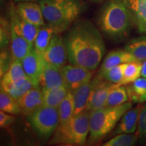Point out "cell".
Instances as JSON below:
<instances>
[{
    "mask_svg": "<svg viewBox=\"0 0 146 146\" xmlns=\"http://www.w3.org/2000/svg\"><path fill=\"white\" fill-rule=\"evenodd\" d=\"M64 41L68 60L72 64L94 70L104 56L103 37L99 30L88 20L74 22Z\"/></svg>",
    "mask_w": 146,
    "mask_h": 146,
    "instance_id": "cell-1",
    "label": "cell"
},
{
    "mask_svg": "<svg viewBox=\"0 0 146 146\" xmlns=\"http://www.w3.org/2000/svg\"><path fill=\"white\" fill-rule=\"evenodd\" d=\"M133 24L131 12L124 0H108L98 18L102 31L114 39L127 35Z\"/></svg>",
    "mask_w": 146,
    "mask_h": 146,
    "instance_id": "cell-2",
    "label": "cell"
},
{
    "mask_svg": "<svg viewBox=\"0 0 146 146\" xmlns=\"http://www.w3.org/2000/svg\"><path fill=\"white\" fill-rule=\"evenodd\" d=\"M39 4L47 24L57 34L68 29L83 10L79 0H39Z\"/></svg>",
    "mask_w": 146,
    "mask_h": 146,
    "instance_id": "cell-3",
    "label": "cell"
},
{
    "mask_svg": "<svg viewBox=\"0 0 146 146\" xmlns=\"http://www.w3.org/2000/svg\"><path fill=\"white\" fill-rule=\"evenodd\" d=\"M132 106V102H127L117 106L104 107L90 112L89 141L95 143L108 135Z\"/></svg>",
    "mask_w": 146,
    "mask_h": 146,
    "instance_id": "cell-4",
    "label": "cell"
},
{
    "mask_svg": "<svg viewBox=\"0 0 146 146\" xmlns=\"http://www.w3.org/2000/svg\"><path fill=\"white\" fill-rule=\"evenodd\" d=\"M90 112L84 111L74 115L64 123L59 124L51 139L50 144L83 145L89 135Z\"/></svg>",
    "mask_w": 146,
    "mask_h": 146,
    "instance_id": "cell-5",
    "label": "cell"
},
{
    "mask_svg": "<svg viewBox=\"0 0 146 146\" xmlns=\"http://www.w3.org/2000/svg\"><path fill=\"white\" fill-rule=\"evenodd\" d=\"M28 116L35 132L42 139L50 138L59 125L58 108L42 105Z\"/></svg>",
    "mask_w": 146,
    "mask_h": 146,
    "instance_id": "cell-6",
    "label": "cell"
},
{
    "mask_svg": "<svg viewBox=\"0 0 146 146\" xmlns=\"http://www.w3.org/2000/svg\"><path fill=\"white\" fill-rule=\"evenodd\" d=\"M10 39L12 60H22L33 48L22 33L18 24V14L13 6L10 9Z\"/></svg>",
    "mask_w": 146,
    "mask_h": 146,
    "instance_id": "cell-7",
    "label": "cell"
},
{
    "mask_svg": "<svg viewBox=\"0 0 146 146\" xmlns=\"http://www.w3.org/2000/svg\"><path fill=\"white\" fill-rule=\"evenodd\" d=\"M94 86L91 90L87 105V110L89 112L106 107L107 98L112 89L119 84H115L106 81L100 75L93 80Z\"/></svg>",
    "mask_w": 146,
    "mask_h": 146,
    "instance_id": "cell-8",
    "label": "cell"
},
{
    "mask_svg": "<svg viewBox=\"0 0 146 146\" xmlns=\"http://www.w3.org/2000/svg\"><path fill=\"white\" fill-rule=\"evenodd\" d=\"M92 70L70 64L62 68L64 82L68 90L73 92L83 84L90 81Z\"/></svg>",
    "mask_w": 146,
    "mask_h": 146,
    "instance_id": "cell-9",
    "label": "cell"
},
{
    "mask_svg": "<svg viewBox=\"0 0 146 146\" xmlns=\"http://www.w3.org/2000/svg\"><path fill=\"white\" fill-rule=\"evenodd\" d=\"M42 58L47 63L59 68L64 66L66 62L68 54L65 41L59 35L54 34L50 44L42 55Z\"/></svg>",
    "mask_w": 146,
    "mask_h": 146,
    "instance_id": "cell-10",
    "label": "cell"
},
{
    "mask_svg": "<svg viewBox=\"0 0 146 146\" xmlns=\"http://www.w3.org/2000/svg\"><path fill=\"white\" fill-rule=\"evenodd\" d=\"M26 75L35 86H39V78L43 67L42 56L33 48L21 60Z\"/></svg>",
    "mask_w": 146,
    "mask_h": 146,
    "instance_id": "cell-11",
    "label": "cell"
},
{
    "mask_svg": "<svg viewBox=\"0 0 146 146\" xmlns=\"http://www.w3.org/2000/svg\"><path fill=\"white\" fill-rule=\"evenodd\" d=\"M64 85L62 68L43 60L39 85L42 89H52Z\"/></svg>",
    "mask_w": 146,
    "mask_h": 146,
    "instance_id": "cell-12",
    "label": "cell"
},
{
    "mask_svg": "<svg viewBox=\"0 0 146 146\" xmlns=\"http://www.w3.org/2000/svg\"><path fill=\"white\" fill-rule=\"evenodd\" d=\"M18 15L25 21L41 27L45 25V18L39 4L32 1H23L16 7Z\"/></svg>",
    "mask_w": 146,
    "mask_h": 146,
    "instance_id": "cell-13",
    "label": "cell"
},
{
    "mask_svg": "<svg viewBox=\"0 0 146 146\" xmlns=\"http://www.w3.org/2000/svg\"><path fill=\"white\" fill-rule=\"evenodd\" d=\"M23 114L30 115L43 105V93L39 86H35L17 100Z\"/></svg>",
    "mask_w": 146,
    "mask_h": 146,
    "instance_id": "cell-14",
    "label": "cell"
},
{
    "mask_svg": "<svg viewBox=\"0 0 146 146\" xmlns=\"http://www.w3.org/2000/svg\"><path fill=\"white\" fill-rule=\"evenodd\" d=\"M132 15L133 24L140 33L146 34V0H124Z\"/></svg>",
    "mask_w": 146,
    "mask_h": 146,
    "instance_id": "cell-15",
    "label": "cell"
},
{
    "mask_svg": "<svg viewBox=\"0 0 146 146\" xmlns=\"http://www.w3.org/2000/svg\"><path fill=\"white\" fill-rule=\"evenodd\" d=\"M143 106L138 105L126 112L120 118V123L114 131V135L120 133H133L137 129L140 112Z\"/></svg>",
    "mask_w": 146,
    "mask_h": 146,
    "instance_id": "cell-16",
    "label": "cell"
},
{
    "mask_svg": "<svg viewBox=\"0 0 146 146\" xmlns=\"http://www.w3.org/2000/svg\"><path fill=\"white\" fill-rule=\"evenodd\" d=\"M138 61L131 53L125 50H117L110 52L106 56L102 64L100 72H104L109 69L122 64Z\"/></svg>",
    "mask_w": 146,
    "mask_h": 146,
    "instance_id": "cell-17",
    "label": "cell"
},
{
    "mask_svg": "<svg viewBox=\"0 0 146 146\" xmlns=\"http://www.w3.org/2000/svg\"><path fill=\"white\" fill-rule=\"evenodd\" d=\"M93 86L94 81L91 80L72 92L74 100V115L87 110V105Z\"/></svg>",
    "mask_w": 146,
    "mask_h": 146,
    "instance_id": "cell-18",
    "label": "cell"
},
{
    "mask_svg": "<svg viewBox=\"0 0 146 146\" xmlns=\"http://www.w3.org/2000/svg\"><path fill=\"white\" fill-rule=\"evenodd\" d=\"M68 89L65 85L52 89H42L43 105L58 108L68 93Z\"/></svg>",
    "mask_w": 146,
    "mask_h": 146,
    "instance_id": "cell-19",
    "label": "cell"
},
{
    "mask_svg": "<svg viewBox=\"0 0 146 146\" xmlns=\"http://www.w3.org/2000/svg\"><path fill=\"white\" fill-rule=\"evenodd\" d=\"M34 87H35L34 83L27 76L14 83L1 85V90L6 92L16 100H18Z\"/></svg>",
    "mask_w": 146,
    "mask_h": 146,
    "instance_id": "cell-20",
    "label": "cell"
},
{
    "mask_svg": "<svg viewBox=\"0 0 146 146\" xmlns=\"http://www.w3.org/2000/svg\"><path fill=\"white\" fill-rule=\"evenodd\" d=\"M127 89L129 100L134 103H143L146 101V78H139L129 83Z\"/></svg>",
    "mask_w": 146,
    "mask_h": 146,
    "instance_id": "cell-21",
    "label": "cell"
},
{
    "mask_svg": "<svg viewBox=\"0 0 146 146\" xmlns=\"http://www.w3.org/2000/svg\"><path fill=\"white\" fill-rule=\"evenodd\" d=\"M56 33L54 29L48 24L40 27L34 43V48L41 56L50 44L54 35Z\"/></svg>",
    "mask_w": 146,
    "mask_h": 146,
    "instance_id": "cell-22",
    "label": "cell"
},
{
    "mask_svg": "<svg viewBox=\"0 0 146 146\" xmlns=\"http://www.w3.org/2000/svg\"><path fill=\"white\" fill-rule=\"evenodd\" d=\"M27 77L21 60H12L10 66L1 76V85L10 84Z\"/></svg>",
    "mask_w": 146,
    "mask_h": 146,
    "instance_id": "cell-23",
    "label": "cell"
},
{
    "mask_svg": "<svg viewBox=\"0 0 146 146\" xmlns=\"http://www.w3.org/2000/svg\"><path fill=\"white\" fill-rule=\"evenodd\" d=\"M124 50L131 53L138 61L143 62L146 60V35L131 39Z\"/></svg>",
    "mask_w": 146,
    "mask_h": 146,
    "instance_id": "cell-24",
    "label": "cell"
},
{
    "mask_svg": "<svg viewBox=\"0 0 146 146\" xmlns=\"http://www.w3.org/2000/svg\"><path fill=\"white\" fill-rule=\"evenodd\" d=\"M58 110L59 114V124L64 123L74 116V100L71 91H68V94L58 107Z\"/></svg>",
    "mask_w": 146,
    "mask_h": 146,
    "instance_id": "cell-25",
    "label": "cell"
},
{
    "mask_svg": "<svg viewBox=\"0 0 146 146\" xmlns=\"http://www.w3.org/2000/svg\"><path fill=\"white\" fill-rule=\"evenodd\" d=\"M128 100H129V97L126 87L118 85L110 91L106 104V107L117 106L126 103Z\"/></svg>",
    "mask_w": 146,
    "mask_h": 146,
    "instance_id": "cell-26",
    "label": "cell"
},
{
    "mask_svg": "<svg viewBox=\"0 0 146 146\" xmlns=\"http://www.w3.org/2000/svg\"><path fill=\"white\" fill-rule=\"evenodd\" d=\"M142 63L140 61H134L124 64V77L121 85L134 82L141 75Z\"/></svg>",
    "mask_w": 146,
    "mask_h": 146,
    "instance_id": "cell-27",
    "label": "cell"
},
{
    "mask_svg": "<svg viewBox=\"0 0 146 146\" xmlns=\"http://www.w3.org/2000/svg\"><path fill=\"white\" fill-rule=\"evenodd\" d=\"M0 110L13 115L21 113L18 100L3 90L0 93Z\"/></svg>",
    "mask_w": 146,
    "mask_h": 146,
    "instance_id": "cell-28",
    "label": "cell"
},
{
    "mask_svg": "<svg viewBox=\"0 0 146 146\" xmlns=\"http://www.w3.org/2000/svg\"><path fill=\"white\" fill-rule=\"evenodd\" d=\"M18 24H19L20 29L25 36L27 41L32 47H34V43L39 32L40 27L34 25V24L29 23L28 21H25L21 16L18 15Z\"/></svg>",
    "mask_w": 146,
    "mask_h": 146,
    "instance_id": "cell-29",
    "label": "cell"
},
{
    "mask_svg": "<svg viewBox=\"0 0 146 146\" xmlns=\"http://www.w3.org/2000/svg\"><path fill=\"white\" fill-rule=\"evenodd\" d=\"M139 138L137 133H120L106 142L104 146H132L137 143Z\"/></svg>",
    "mask_w": 146,
    "mask_h": 146,
    "instance_id": "cell-30",
    "label": "cell"
},
{
    "mask_svg": "<svg viewBox=\"0 0 146 146\" xmlns=\"http://www.w3.org/2000/svg\"><path fill=\"white\" fill-rule=\"evenodd\" d=\"M99 75L106 81L121 85L124 77V64L113 67L104 72H100Z\"/></svg>",
    "mask_w": 146,
    "mask_h": 146,
    "instance_id": "cell-31",
    "label": "cell"
},
{
    "mask_svg": "<svg viewBox=\"0 0 146 146\" xmlns=\"http://www.w3.org/2000/svg\"><path fill=\"white\" fill-rule=\"evenodd\" d=\"M137 133L139 137L146 138V104L142 106L140 112Z\"/></svg>",
    "mask_w": 146,
    "mask_h": 146,
    "instance_id": "cell-32",
    "label": "cell"
},
{
    "mask_svg": "<svg viewBox=\"0 0 146 146\" xmlns=\"http://www.w3.org/2000/svg\"><path fill=\"white\" fill-rule=\"evenodd\" d=\"M12 115L13 114L1 111L0 112V127L1 128H6L12 125L15 120V117Z\"/></svg>",
    "mask_w": 146,
    "mask_h": 146,
    "instance_id": "cell-33",
    "label": "cell"
},
{
    "mask_svg": "<svg viewBox=\"0 0 146 146\" xmlns=\"http://www.w3.org/2000/svg\"><path fill=\"white\" fill-rule=\"evenodd\" d=\"M6 22L4 20H1V47H5L8 43V35L9 32L6 31L8 27H5Z\"/></svg>",
    "mask_w": 146,
    "mask_h": 146,
    "instance_id": "cell-34",
    "label": "cell"
},
{
    "mask_svg": "<svg viewBox=\"0 0 146 146\" xmlns=\"http://www.w3.org/2000/svg\"><path fill=\"white\" fill-rule=\"evenodd\" d=\"M141 76L143 77L146 78V60H144L142 63V70H141Z\"/></svg>",
    "mask_w": 146,
    "mask_h": 146,
    "instance_id": "cell-35",
    "label": "cell"
},
{
    "mask_svg": "<svg viewBox=\"0 0 146 146\" xmlns=\"http://www.w3.org/2000/svg\"><path fill=\"white\" fill-rule=\"evenodd\" d=\"M34 0H14L15 2H23V1H33Z\"/></svg>",
    "mask_w": 146,
    "mask_h": 146,
    "instance_id": "cell-36",
    "label": "cell"
},
{
    "mask_svg": "<svg viewBox=\"0 0 146 146\" xmlns=\"http://www.w3.org/2000/svg\"><path fill=\"white\" fill-rule=\"evenodd\" d=\"M91 1H94V2H96V3H100V2H102V1H104V0H91Z\"/></svg>",
    "mask_w": 146,
    "mask_h": 146,
    "instance_id": "cell-37",
    "label": "cell"
}]
</instances>
